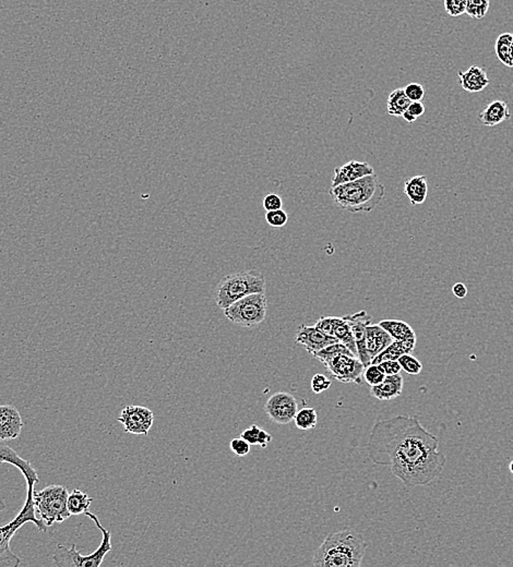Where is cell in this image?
I'll list each match as a JSON object with an SVG mask.
<instances>
[{"label": "cell", "mask_w": 513, "mask_h": 567, "mask_svg": "<svg viewBox=\"0 0 513 567\" xmlns=\"http://www.w3.org/2000/svg\"><path fill=\"white\" fill-rule=\"evenodd\" d=\"M404 378L399 374L386 376L381 383L370 386V394L381 402H389L401 396L403 390Z\"/></svg>", "instance_id": "ffe728a7"}, {"label": "cell", "mask_w": 513, "mask_h": 567, "mask_svg": "<svg viewBox=\"0 0 513 567\" xmlns=\"http://www.w3.org/2000/svg\"><path fill=\"white\" fill-rule=\"evenodd\" d=\"M15 466L23 473L27 485H34L39 483V475L29 461L21 457L15 450L0 442V464Z\"/></svg>", "instance_id": "2e32d148"}, {"label": "cell", "mask_w": 513, "mask_h": 567, "mask_svg": "<svg viewBox=\"0 0 513 567\" xmlns=\"http://www.w3.org/2000/svg\"><path fill=\"white\" fill-rule=\"evenodd\" d=\"M265 279L255 269L235 272L224 277L215 291V301L220 309H225L232 303L253 293H265Z\"/></svg>", "instance_id": "5b68a950"}, {"label": "cell", "mask_w": 513, "mask_h": 567, "mask_svg": "<svg viewBox=\"0 0 513 567\" xmlns=\"http://www.w3.org/2000/svg\"><path fill=\"white\" fill-rule=\"evenodd\" d=\"M477 118L483 126L495 127L510 120V108L505 101H493L479 112Z\"/></svg>", "instance_id": "e0dca14e"}, {"label": "cell", "mask_w": 513, "mask_h": 567, "mask_svg": "<svg viewBox=\"0 0 513 567\" xmlns=\"http://www.w3.org/2000/svg\"><path fill=\"white\" fill-rule=\"evenodd\" d=\"M362 376L365 378L368 386H376L381 383L386 378V374L380 368L379 364H370L369 366L366 367Z\"/></svg>", "instance_id": "1f68e13d"}, {"label": "cell", "mask_w": 513, "mask_h": 567, "mask_svg": "<svg viewBox=\"0 0 513 567\" xmlns=\"http://www.w3.org/2000/svg\"><path fill=\"white\" fill-rule=\"evenodd\" d=\"M463 90L469 93L482 92L489 85L486 70L479 65H471L464 72H457Z\"/></svg>", "instance_id": "d6986e66"}, {"label": "cell", "mask_w": 513, "mask_h": 567, "mask_svg": "<svg viewBox=\"0 0 513 567\" xmlns=\"http://www.w3.org/2000/svg\"><path fill=\"white\" fill-rule=\"evenodd\" d=\"M412 116L415 117L416 119L419 117L423 116L425 114V105L422 102H412L410 104L409 108L406 109Z\"/></svg>", "instance_id": "b9f144b4"}, {"label": "cell", "mask_w": 513, "mask_h": 567, "mask_svg": "<svg viewBox=\"0 0 513 567\" xmlns=\"http://www.w3.org/2000/svg\"><path fill=\"white\" fill-rule=\"evenodd\" d=\"M411 101L406 96L404 89H395L393 92L390 93L388 97L387 110L390 116L399 117L404 114L406 109L409 108Z\"/></svg>", "instance_id": "484cf974"}, {"label": "cell", "mask_w": 513, "mask_h": 567, "mask_svg": "<svg viewBox=\"0 0 513 567\" xmlns=\"http://www.w3.org/2000/svg\"><path fill=\"white\" fill-rule=\"evenodd\" d=\"M265 412L275 423L287 424L294 420L298 404L290 393L277 392L265 402Z\"/></svg>", "instance_id": "8fae6325"}, {"label": "cell", "mask_w": 513, "mask_h": 567, "mask_svg": "<svg viewBox=\"0 0 513 567\" xmlns=\"http://www.w3.org/2000/svg\"><path fill=\"white\" fill-rule=\"evenodd\" d=\"M34 488V485H27V499H25L23 509L13 521L6 523L4 526H0V567H17L21 564V559L13 552L10 542L15 533L21 527L25 526V523H34L39 533H46L47 528H49L43 519L37 518L35 516L37 509H35L34 501H33ZM5 509V499L0 497V511Z\"/></svg>", "instance_id": "277c9868"}, {"label": "cell", "mask_w": 513, "mask_h": 567, "mask_svg": "<svg viewBox=\"0 0 513 567\" xmlns=\"http://www.w3.org/2000/svg\"><path fill=\"white\" fill-rule=\"evenodd\" d=\"M340 354L354 355L346 345L338 342L332 345H329L326 348L315 354L314 358H316L317 360L324 364V362H328L329 359L334 358V357L338 356V355ZM354 356H355V355H354Z\"/></svg>", "instance_id": "f1b7e54d"}, {"label": "cell", "mask_w": 513, "mask_h": 567, "mask_svg": "<svg viewBox=\"0 0 513 567\" xmlns=\"http://www.w3.org/2000/svg\"><path fill=\"white\" fill-rule=\"evenodd\" d=\"M452 293L457 299H464L467 296V287L465 284L457 283L452 286Z\"/></svg>", "instance_id": "7bdbcfd3"}, {"label": "cell", "mask_w": 513, "mask_h": 567, "mask_svg": "<svg viewBox=\"0 0 513 567\" xmlns=\"http://www.w3.org/2000/svg\"><path fill=\"white\" fill-rule=\"evenodd\" d=\"M380 326L389 333L393 340H406L416 338L415 331L409 323L401 320H382Z\"/></svg>", "instance_id": "603a6c76"}, {"label": "cell", "mask_w": 513, "mask_h": 567, "mask_svg": "<svg viewBox=\"0 0 513 567\" xmlns=\"http://www.w3.org/2000/svg\"><path fill=\"white\" fill-rule=\"evenodd\" d=\"M271 441H272V435H271L269 432L265 431V430H261L258 445H260V447H262V449H265Z\"/></svg>", "instance_id": "ee69618b"}, {"label": "cell", "mask_w": 513, "mask_h": 567, "mask_svg": "<svg viewBox=\"0 0 513 567\" xmlns=\"http://www.w3.org/2000/svg\"><path fill=\"white\" fill-rule=\"evenodd\" d=\"M404 193L407 196L412 205L423 204L429 194V184H427L426 176L419 174V176H414V177L405 180Z\"/></svg>", "instance_id": "7402d4cb"}, {"label": "cell", "mask_w": 513, "mask_h": 567, "mask_svg": "<svg viewBox=\"0 0 513 567\" xmlns=\"http://www.w3.org/2000/svg\"><path fill=\"white\" fill-rule=\"evenodd\" d=\"M331 386L330 378L324 374H317L312 378V390L316 394H322L324 390H329Z\"/></svg>", "instance_id": "8d00e7d4"}, {"label": "cell", "mask_w": 513, "mask_h": 567, "mask_svg": "<svg viewBox=\"0 0 513 567\" xmlns=\"http://www.w3.org/2000/svg\"><path fill=\"white\" fill-rule=\"evenodd\" d=\"M511 49H512V33H502L499 35L495 44L497 57L505 65L512 68Z\"/></svg>", "instance_id": "4316f807"}, {"label": "cell", "mask_w": 513, "mask_h": 567, "mask_svg": "<svg viewBox=\"0 0 513 567\" xmlns=\"http://www.w3.org/2000/svg\"><path fill=\"white\" fill-rule=\"evenodd\" d=\"M370 461L388 466L406 488L433 483L443 473L445 456L439 441L415 416H397L376 422L367 444Z\"/></svg>", "instance_id": "6da1fadb"}, {"label": "cell", "mask_w": 513, "mask_h": 567, "mask_svg": "<svg viewBox=\"0 0 513 567\" xmlns=\"http://www.w3.org/2000/svg\"><path fill=\"white\" fill-rule=\"evenodd\" d=\"M282 198L277 194L270 193L263 198V209L267 212L282 209Z\"/></svg>", "instance_id": "f35d334b"}, {"label": "cell", "mask_w": 513, "mask_h": 567, "mask_svg": "<svg viewBox=\"0 0 513 567\" xmlns=\"http://www.w3.org/2000/svg\"><path fill=\"white\" fill-rule=\"evenodd\" d=\"M334 317H322L315 325L329 336H334Z\"/></svg>", "instance_id": "ab89813d"}, {"label": "cell", "mask_w": 513, "mask_h": 567, "mask_svg": "<svg viewBox=\"0 0 513 567\" xmlns=\"http://www.w3.org/2000/svg\"><path fill=\"white\" fill-rule=\"evenodd\" d=\"M380 368L384 371L386 376H393V374H399L401 372L402 368L400 366L398 360H387V362H381L379 364Z\"/></svg>", "instance_id": "60d3db41"}, {"label": "cell", "mask_w": 513, "mask_h": 567, "mask_svg": "<svg viewBox=\"0 0 513 567\" xmlns=\"http://www.w3.org/2000/svg\"><path fill=\"white\" fill-rule=\"evenodd\" d=\"M295 342H296V344L304 347L307 352L314 357V355L317 354V352L326 348L329 345L338 343V340H336V337L329 336L322 330H319L316 325H314V326L302 325L297 331Z\"/></svg>", "instance_id": "4fadbf2b"}, {"label": "cell", "mask_w": 513, "mask_h": 567, "mask_svg": "<svg viewBox=\"0 0 513 567\" xmlns=\"http://www.w3.org/2000/svg\"><path fill=\"white\" fill-rule=\"evenodd\" d=\"M261 430L262 429H260L257 424H253V426H251V427L247 428V429L241 432V438H243V440H246V441L248 442L251 445H255V444L259 443Z\"/></svg>", "instance_id": "74e56055"}, {"label": "cell", "mask_w": 513, "mask_h": 567, "mask_svg": "<svg viewBox=\"0 0 513 567\" xmlns=\"http://www.w3.org/2000/svg\"><path fill=\"white\" fill-rule=\"evenodd\" d=\"M84 515L94 521L95 526L102 533V542L99 548L91 555H82L77 551L76 544L71 545V548H66L65 545L57 544L54 551V564L58 567H99L103 564L105 556L112 551V533L110 530L102 526L100 519L96 515L87 511Z\"/></svg>", "instance_id": "8992f818"}, {"label": "cell", "mask_w": 513, "mask_h": 567, "mask_svg": "<svg viewBox=\"0 0 513 567\" xmlns=\"http://www.w3.org/2000/svg\"><path fill=\"white\" fill-rule=\"evenodd\" d=\"M67 488L61 485H51L41 491L33 492L35 509L47 527L56 523H63L71 516L67 509L68 501Z\"/></svg>", "instance_id": "52a82bcc"}, {"label": "cell", "mask_w": 513, "mask_h": 567, "mask_svg": "<svg viewBox=\"0 0 513 567\" xmlns=\"http://www.w3.org/2000/svg\"><path fill=\"white\" fill-rule=\"evenodd\" d=\"M117 420L127 433L146 436L153 426L154 414L151 409L144 406L130 405L120 412Z\"/></svg>", "instance_id": "30bf717a"}, {"label": "cell", "mask_w": 513, "mask_h": 567, "mask_svg": "<svg viewBox=\"0 0 513 567\" xmlns=\"http://www.w3.org/2000/svg\"><path fill=\"white\" fill-rule=\"evenodd\" d=\"M367 550L362 535L352 530L332 533L317 549L312 558L316 567H360Z\"/></svg>", "instance_id": "7a4b0ae2"}, {"label": "cell", "mask_w": 513, "mask_h": 567, "mask_svg": "<svg viewBox=\"0 0 513 567\" xmlns=\"http://www.w3.org/2000/svg\"><path fill=\"white\" fill-rule=\"evenodd\" d=\"M511 61H512V68H513V33H512V49H511Z\"/></svg>", "instance_id": "7dc6e473"}, {"label": "cell", "mask_w": 513, "mask_h": 567, "mask_svg": "<svg viewBox=\"0 0 513 567\" xmlns=\"http://www.w3.org/2000/svg\"><path fill=\"white\" fill-rule=\"evenodd\" d=\"M416 346V338L406 340H393L387 348L372 359V364H379L387 360H399L400 357L412 354Z\"/></svg>", "instance_id": "44dd1931"}, {"label": "cell", "mask_w": 513, "mask_h": 567, "mask_svg": "<svg viewBox=\"0 0 513 567\" xmlns=\"http://www.w3.org/2000/svg\"><path fill=\"white\" fill-rule=\"evenodd\" d=\"M404 92L411 102H422L425 97V87L419 83H410L404 87Z\"/></svg>", "instance_id": "e575fe53"}, {"label": "cell", "mask_w": 513, "mask_h": 567, "mask_svg": "<svg viewBox=\"0 0 513 567\" xmlns=\"http://www.w3.org/2000/svg\"><path fill=\"white\" fill-rule=\"evenodd\" d=\"M334 337H336L338 342L346 345L353 354L357 357V349H356L355 340L353 336L352 330L350 325L344 318L334 317Z\"/></svg>", "instance_id": "cb8c5ba5"}, {"label": "cell", "mask_w": 513, "mask_h": 567, "mask_svg": "<svg viewBox=\"0 0 513 567\" xmlns=\"http://www.w3.org/2000/svg\"><path fill=\"white\" fill-rule=\"evenodd\" d=\"M402 117H403L404 120H405L406 122H409V124H413L414 122H416L415 117L412 116V115L410 114L407 110L404 112V114L402 115Z\"/></svg>", "instance_id": "f6af8a7d"}, {"label": "cell", "mask_w": 513, "mask_h": 567, "mask_svg": "<svg viewBox=\"0 0 513 567\" xmlns=\"http://www.w3.org/2000/svg\"><path fill=\"white\" fill-rule=\"evenodd\" d=\"M398 362H399L402 370L410 376H419L423 370L422 362L416 357L412 356V354L403 355L400 357Z\"/></svg>", "instance_id": "4dcf8cb0"}, {"label": "cell", "mask_w": 513, "mask_h": 567, "mask_svg": "<svg viewBox=\"0 0 513 567\" xmlns=\"http://www.w3.org/2000/svg\"><path fill=\"white\" fill-rule=\"evenodd\" d=\"M295 424L299 430H312L318 423V414L315 408H303L297 412L294 418Z\"/></svg>", "instance_id": "83f0119b"}, {"label": "cell", "mask_w": 513, "mask_h": 567, "mask_svg": "<svg viewBox=\"0 0 513 567\" xmlns=\"http://www.w3.org/2000/svg\"><path fill=\"white\" fill-rule=\"evenodd\" d=\"M331 198L340 209L350 213H369L381 203L386 193L384 184L372 174L355 181L331 187Z\"/></svg>", "instance_id": "3957f363"}, {"label": "cell", "mask_w": 513, "mask_h": 567, "mask_svg": "<svg viewBox=\"0 0 513 567\" xmlns=\"http://www.w3.org/2000/svg\"><path fill=\"white\" fill-rule=\"evenodd\" d=\"M343 318L346 319L352 330L353 336L355 340L356 349H357L358 359L366 368L372 364V360L366 350V327L372 324V317L368 315L365 310H362L360 312L346 315Z\"/></svg>", "instance_id": "7c38bea8"}, {"label": "cell", "mask_w": 513, "mask_h": 567, "mask_svg": "<svg viewBox=\"0 0 513 567\" xmlns=\"http://www.w3.org/2000/svg\"><path fill=\"white\" fill-rule=\"evenodd\" d=\"M324 364L334 378L342 383H353L357 386L362 384L365 366L358 357L354 355L340 354L329 359Z\"/></svg>", "instance_id": "9c48e42d"}, {"label": "cell", "mask_w": 513, "mask_h": 567, "mask_svg": "<svg viewBox=\"0 0 513 567\" xmlns=\"http://www.w3.org/2000/svg\"><path fill=\"white\" fill-rule=\"evenodd\" d=\"M229 449L234 454L239 457L248 455L251 453V444L243 440V438H236V439L232 440L229 443Z\"/></svg>", "instance_id": "d590c367"}, {"label": "cell", "mask_w": 513, "mask_h": 567, "mask_svg": "<svg viewBox=\"0 0 513 567\" xmlns=\"http://www.w3.org/2000/svg\"><path fill=\"white\" fill-rule=\"evenodd\" d=\"M267 297L265 293H253L232 303L224 309L227 320L241 327H253L267 317Z\"/></svg>", "instance_id": "ba28073f"}, {"label": "cell", "mask_w": 513, "mask_h": 567, "mask_svg": "<svg viewBox=\"0 0 513 567\" xmlns=\"http://www.w3.org/2000/svg\"><path fill=\"white\" fill-rule=\"evenodd\" d=\"M393 338L379 324H369L366 327V350L370 360L387 348Z\"/></svg>", "instance_id": "ac0fdd59"}, {"label": "cell", "mask_w": 513, "mask_h": 567, "mask_svg": "<svg viewBox=\"0 0 513 567\" xmlns=\"http://www.w3.org/2000/svg\"><path fill=\"white\" fill-rule=\"evenodd\" d=\"M23 428L19 410L13 405H0V442L18 439Z\"/></svg>", "instance_id": "5bb4252c"}, {"label": "cell", "mask_w": 513, "mask_h": 567, "mask_svg": "<svg viewBox=\"0 0 513 567\" xmlns=\"http://www.w3.org/2000/svg\"><path fill=\"white\" fill-rule=\"evenodd\" d=\"M289 216L282 209L268 211L265 213V222L273 228H281L286 225Z\"/></svg>", "instance_id": "d6a6232c"}, {"label": "cell", "mask_w": 513, "mask_h": 567, "mask_svg": "<svg viewBox=\"0 0 513 567\" xmlns=\"http://www.w3.org/2000/svg\"><path fill=\"white\" fill-rule=\"evenodd\" d=\"M93 499L87 493L82 492L81 490L73 489L72 492L69 493L68 501H67V509L71 516H79L83 515L90 509Z\"/></svg>", "instance_id": "d4e9b609"}, {"label": "cell", "mask_w": 513, "mask_h": 567, "mask_svg": "<svg viewBox=\"0 0 513 567\" xmlns=\"http://www.w3.org/2000/svg\"><path fill=\"white\" fill-rule=\"evenodd\" d=\"M490 0H467L465 13L473 19L482 20L488 13Z\"/></svg>", "instance_id": "f546056e"}, {"label": "cell", "mask_w": 513, "mask_h": 567, "mask_svg": "<svg viewBox=\"0 0 513 567\" xmlns=\"http://www.w3.org/2000/svg\"><path fill=\"white\" fill-rule=\"evenodd\" d=\"M445 13L452 18L464 15L467 11V0H443Z\"/></svg>", "instance_id": "836d02e7"}, {"label": "cell", "mask_w": 513, "mask_h": 567, "mask_svg": "<svg viewBox=\"0 0 513 567\" xmlns=\"http://www.w3.org/2000/svg\"><path fill=\"white\" fill-rule=\"evenodd\" d=\"M509 471H510V473L513 475V461H510V464H509Z\"/></svg>", "instance_id": "bcb514c9"}, {"label": "cell", "mask_w": 513, "mask_h": 567, "mask_svg": "<svg viewBox=\"0 0 513 567\" xmlns=\"http://www.w3.org/2000/svg\"><path fill=\"white\" fill-rule=\"evenodd\" d=\"M372 174H375V170L368 163L350 160V162L346 163L344 165L336 167L334 170L331 187H336L340 184L355 181V180Z\"/></svg>", "instance_id": "9a60e30c"}]
</instances>
